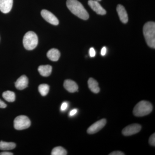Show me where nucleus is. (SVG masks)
I'll return each mask as SVG.
<instances>
[{
	"mask_svg": "<svg viewBox=\"0 0 155 155\" xmlns=\"http://www.w3.org/2000/svg\"><path fill=\"white\" fill-rule=\"evenodd\" d=\"M68 104L67 102H64L62 104V105L61 106V110L62 111H65L67 109L68 107Z\"/></svg>",
	"mask_w": 155,
	"mask_h": 155,
	"instance_id": "5701e85b",
	"label": "nucleus"
},
{
	"mask_svg": "<svg viewBox=\"0 0 155 155\" xmlns=\"http://www.w3.org/2000/svg\"><path fill=\"white\" fill-rule=\"evenodd\" d=\"M97 1H101V0H97Z\"/></svg>",
	"mask_w": 155,
	"mask_h": 155,
	"instance_id": "c85d7f7f",
	"label": "nucleus"
},
{
	"mask_svg": "<svg viewBox=\"0 0 155 155\" xmlns=\"http://www.w3.org/2000/svg\"><path fill=\"white\" fill-rule=\"evenodd\" d=\"M64 86L65 88L70 93H74L78 91V85L76 82L70 79H67L64 81Z\"/></svg>",
	"mask_w": 155,
	"mask_h": 155,
	"instance_id": "ddd939ff",
	"label": "nucleus"
},
{
	"mask_svg": "<svg viewBox=\"0 0 155 155\" xmlns=\"http://www.w3.org/2000/svg\"><path fill=\"white\" fill-rule=\"evenodd\" d=\"M110 155H124L125 154L121 151H114L113 152L111 153H110L109 154Z\"/></svg>",
	"mask_w": 155,
	"mask_h": 155,
	"instance_id": "b1692460",
	"label": "nucleus"
},
{
	"mask_svg": "<svg viewBox=\"0 0 155 155\" xmlns=\"http://www.w3.org/2000/svg\"><path fill=\"white\" fill-rule=\"evenodd\" d=\"M13 153L9 152H3L0 153V155H13Z\"/></svg>",
	"mask_w": 155,
	"mask_h": 155,
	"instance_id": "cd10ccee",
	"label": "nucleus"
},
{
	"mask_svg": "<svg viewBox=\"0 0 155 155\" xmlns=\"http://www.w3.org/2000/svg\"><path fill=\"white\" fill-rule=\"evenodd\" d=\"M88 86L90 90L95 94H97L100 91L98 83L92 78H90L87 81Z\"/></svg>",
	"mask_w": 155,
	"mask_h": 155,
	"instance_id": "dca6fc26",
	"label": "nucleus"
},
{
	"mask_svg": "<svg viewBox=\"0 0 155 155\" xmlns=\"http://www.w3.org/2000/svg\"><path fill=\"white\" fill-rule=\"evenodd\" d=\"M13 0H0V11L4 14H7L12 9Z\"/></svg>",
	"mask_w": 155,
	"mask_h": 155,
	"instance_id": "9d476101",
	"label": "nucleus"
},
{
	"mask_svg": "<svg viewBox=\"0 0 155 155\" xmlns=\"http://www.w3.org/2000/svg\"><path fill=\"white\" fill-rule=\"evenodd\" d=\"M89 54L91 57L93 58L96 55V51L93 48H91L89 51Z\"/></svg>",
	"mask_w": 155,
	"mask_h": 155,
	"instance_id": "4be33fe9",
	"label": "nucleus"
},
{
	"mask_svg": "<svg viewBox=\"0 0 155 155\" xmlns=\"http://www.w3.org/2000/svg\"><path fill=\"white\" fill-rule=\"evenodd\" d=\"M48 58L52 61H58L61 56V53L59 50L55 48L51 49L47 54Z\"/></svg>",
	"mask_w": 155,
	"mask_h": 155,
	"instance_id": "2eb2a0df",
	"label": "nucleus"
},
{
	"mask_svg": "<svg viewBox=\"0 0 155 155\" xmlns=\"http://www.w3.org/2000/svg\"><path fill=\"white\" fill-rule=\"evenodd\" d=\"M143 33L147 44L151 48H155V23L148 22L145 24Z\"/></svg>",
	"mask_w": 155,
	"mask_h": 155,
	"instance_id": "f03ea898",
	"label": "nucleus"
},
{
	"mask_svg": "<svg viewBox=\"0 0 155 155\" xmlns=\"http://www.w3.org/2000/svg\"><path fill=\"white\" fill-rule=\"evenodd\" d=\"M52 67L49 65H41L38 68V71L40 75L43 77H48L51 73Z\"/></svg>",
	"mask_w": 155,
	"mask_h": 155,
	"instance_id": "4468645a",
	"label": "nucleus"
},
{
	"mask_svg": "<svg viewBox=\"0 0 155 155\" xmlns=\"http://www.w3.org/2000/svg\"><path fill=\"white\" fill-rule=\"evenodd\" d=\"M67 6L69 11L83 20H87L89 18V14L84 8L83 5L77 0H67Z\"/></svg>",
	"mask_w": 155,
	"mask_h": 155,
	"instance_id": "f257e3e1",
	"label": "nucleus"
},
{
	"mask_svg": "<svg viewBox=\"0 0 155 155\" xmlns=\"http://www.w3.org/2000/svg\"><path fill=\"white\" fill-rule=\"evenodd\" d=\"M149 143L150 145L153 146H155V134H153L152 135H151L150 137L149 140Z\"/></svg>",
	"mask_w": 155,
	"mask_h": 155,
	"instance_id": "412c9836",
	"label": "nucleus"
},
{
	"mask_svg": "<svg viewBox=\"0 0 155 155\" xmlns=\"http://www.w3.org/2000/svg\"><path fill=\"white\" fill-rule=\"evenodd\" d=\"M23 44L26 50L34 49L38 44V37L36 34L32 31L27 32L23 37Z\"/></svg>",
	"mask_w": 155,
	"mask_h": 155,
	"instance_id": "20e7f679",
	"label": "nucleus"
},
{
	"mask_svg": "<svg viewBox=\"0 0 155 155\" xmlns=\"http://www.w3.org/2000/svg\"><path fill=\"white\" fill-rule=\"evenodd\" d=\"M16 145L14 143L0 141V150H13L16 147Z\"/></svg>",
	"mask_w": 155,
	"mask_h": 155,
	"instance_id": "f3484780",
	"label": "nucleus"
},
{
	"mask_svg": "<svg viewBox=\"0 0 155 155\" xmlns=\"http://www.w3.org/2000/svg\"><path fill=\"white\" fill-rule=\"evenodd\" d=\"M107 120L105 119H102L99 121H97L88 127L87 133L91 134L96 133L105 126Z\"/></svg>",
	"mask_w": 155,
	"mask_h": 155,
	"instance_id": "423d86ee",
	"label": "nucleus"
},
{
	"mask_svg": "<svg viewBox=\"0 0 155 155\" xmlns=\"http://www.w3.org/2000/svg\"><path fill=\"white\" fill-rule=\"evenodd\" d=\"M7 107V104L2 101V100H0V108H5Z\"/></svg>",
	"mask_w": 155,
	"mask_h": 155,
	"instance_id": "a878e982",
	"label": "nucleus"
},
{
	"mask_svg": "<svg viewBox=\"0 0 155 155\" xmlns=\"http://www.w3.org/2000/svg\"><path fill=\"white\" fill-rule=\"evenodd\" d=\"M41 15L42 17L50 24L55 25L59 24V21L58 18L50 11L46 10H42Z\"/></svg>",
	"mask_w": 155,
	"mask_h": 155,
	"instance_id": "6e6552de",
	"label": "nucleus"
},
{
	"mask_svg": "<svg viewBox=\"0 0 155 155\" xmlns=\"http://www.w3.org/2000/svg\"><path fill=\"white\" fill-rule=\"evenodd\" d=\"M116 10L121 22L123 23H127L128 20V15L124 6L118 5Z\"/></svg>",
	"mask_w": 155,
	"mask_h": 155,
	"instance_id": "f8f14e48",
	"label": "nucleus"
},
{
	"mask_svg": "<svg viewBox=\"0 0 155 155\" xmlns=\"http://www.w3.org/2000/svg\"><path fill=\"white\" fill-rule=\"evenodd\" d=\"M77 109H73L69 113V116H74L77 113Z\"/></svg>",
	"mask_w": 155,
	"mask_h": 155,
	"instance_id": "bb28decb",
	"label": "nucleus"
},
{
	"mask_svg": "<svg viewBox=\"0 0 155 155\" xmlns=\"http://www.w3.org/2000/svg\"><path fill=\"white\" fill-rule=\"evenodd\" d=\"M67 154V150L62 147H57L52 150L51 155H66Z\"/></svg>",
	"mask_w": 155,
	"mask_h": 155,
	"instance_id": "6ab92c4d",
	"label": "nucleus"
},
{
	"mask_svg": "<svg viewBox=\"0 0 155 155\" xmlns=\"http://www.w3.org/2000/svg\"><path fill=\"white\" fill-rule=\"evenodd\" d=\"M88 4L91 8L97 14L102 15L106 14V10L101 6L98 1L97 0H89Z\"/></svg>",
	"mask_w": 155,
	"mask_h": 155,
	"instance_id": "1a4fd4ad",
	"label": "nucleus"
},
{
	"mask_svg": "<svg viewBox=\"0 0 155 155\" xmlns=\"http://www.w3.org/2000/svg\"><path fill=\"white\" fill-rule=\"evenodd\" d=\"M31 121L28 117L23 115L17 116L14 120V127L16 130H22L30 127Z\"/></svg>",
	"mask_w": 155,
	"mask_h": 155,
	"instance_id": "39448f33",
	"label": "nucleus"
},
{
	"mask_svg": "<svg viewBox=\"0 0 155 155\" xmlns=\"http://www.w3.org/2000/svg\"><path fill=\"white\" fill-rule=\"evenodd\" d=\"M28 78L25 75H22L17 79L15 85L17 89L22 90L28 87Z\"/></svg>",
	"mask_w": 155,
	"mask_h": 155,
	"instance_id": "9b49d317",
	"label": "nucleus"
},
{
	"mask_svg": "<svg viewBox=\"0 0 155 155\" xmlns=\"http://www.w3.org/2000/svg\"><path fill=\"white\" fill-rule=\"evenodd\" d=\"M49 86L47 84H41L38 86V91L43 96L47 95L49 91Z\"/></svg>",
	"mask_w": 155,
	"mask_h": 155,
	"instance_id": "aec40b11",
	"label": "nucleus"
},
{
	"mask_svg": "<svg viewBox=\"0 0 155 155\" xmlns=\"http://www.w3.org/2000/svg\"><path fill=\"white\" fill-rule=\"evenodd\" d=\"M153 110L152 104L149 102L142 101L137 104L133 110V114L137 117L148 115Z\"/></svg>",
	"mask_w": 155,
	"mask_h": 155,
	"instance_id": "7ed1b4c3",
	"label": "nucleus"
},
{
	"mask_svg": "<svg viewBox=\"0 0 155 155\" xmlns=\"http://www.w3.org/2000/svg\"><path fill=\"white\" fill-rule=\"evenodd\" d=\"M141 129V126L138 124H133L128 125L122 130V133L124 136H128L138 133Z\"/></svg>",
	"mask_w": 155,
	"mask_h": 155,
	"instance_id": "0eeeda50",
	"label": "nucleus"
},
{
	"mask_svg": "<svg viewBox=\"0 0 155 155\" xmlns=\"http://www.w3.org/2000/svg\"><path fill=\"white\" fill-rule=\"evenodd\" d=\"M106 53H107V48L106 47H104L101 51V54L102 56H104L105 55Z\"/></svg>",
	"mask_w": 155,
	"mask_h": 155,
	"instance_id": "393cba45",
	"label": "nucleus"
},
{
	"mask_svg": "<svg viewBox=\"0 0 155 155\" xmlns=\"http://www.w3.org/2000/svg\"><path fill=\"white\" fill-rule=\"evenodd\" d=\"M3 97L9 102H13L15 101V93L14 92L8 91L4 92L2 94Z\"/></svg>",
	"mask_w": 155,
	"mask_h": 155,
	"instance_id": "a211bd4d",
	"label": "nucleus"
}]
</instances>
